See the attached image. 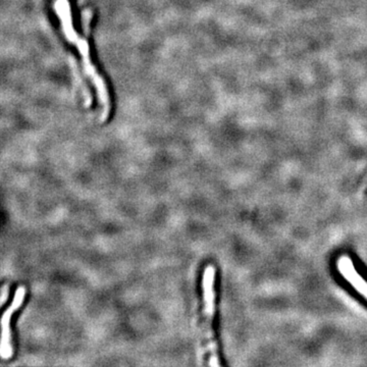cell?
Segmentation results:
<instances>
[{"label":"cell","instance_id":"6da1fadb","mask_svg":"<svg viewBox=\"0 0 367 367\" xmlns=\"http://www.w3.org/2000/svg\"><path fill=\"white\" fill-rule=\"evenodd\" d=\"M53 9L56 16L60 18L61 30H63V36L67 38L69 43L77 47L80 54H81L82 60H83V67L87 77L91 80L100 98L101 107H102V112H101V121L105 122L110 115V94H108L107 85L105 80L100 76V73L96 70L93 63L91 61L90 47L86 39L81 38L78 35L77 31L75 30L73 25L72 11H70V4L69 0H54Z\"/></svg>","mask_w":367,"mask_h":367},{"label":"cell","instance_id":"7a4b0ae2","mask_svg":"<svg viewBox=\"0 0 367 367\" xmlns=\"http://www.w3.org/2000/svg\"><path fill=\"white\" fill-rule=\"evenodd\" d=\"M216 267L207 265L202 275V292H203V336L207 352L209 353V366H220L218 344L213 331L214 314H216Z\"/></svg>","mask_w":367,"mask_h":367},{"label":"cell","instance_id":"3957f363","mask_svg":"<svg viewBox=\"0 0 367 367\" xmlns=\"http://www.w3.org/2000/svg\"><path fill=\"white\" fill-rule=\"evenodd\" d=\"M26 296V288L20 287L16 289L15 297H14L11 305L9 306L4 314L2 315V333L1 346H0V354L4 359H11L13 356V342H11V319L13 314L23 304V298Z\"/></svg>","mask_w":367,"mask_h":367},{"label":"cell","instance_id":"277c9868","mask_svg":"<svg viewBox=\"0 0 367 367\" xmlns=\"http://www.w3.org/2000/svg\"><path fill=\"white\" fill-rule=\"evenodd\" d=\"M336 268L343 279L354 289L361 297L367 300V282L357 272L354 262L348 255H341L336 260Z\"/></svg>","mask_w":367,"mask_h":367},{"label":"cell","instance_id":"5b68a950","mask_svg":"<svg viewBox=\"0 0 367 367\" xmlns=\"http://www.w3.org/2000/svg\"><path fill=\"white\" fill-rule=\"evenodd\" d=\"M70 67H72L73 74H74L75 80L77 81L78 86L81 89L82 95L84 97V103L87 107H90L92 103L91 94L89 93L88 89H87L86 85H85L83 79H82L81 76L79 75V72H78L76 63L73 58H70Z\"/></svg>","mask_w":367,"mask_h":367},{"label":"cell","instance_id":"8992f818","mask_svg":"<svg viewBox=\"0 0 367 367\" xmlns=\"http://www.w3.org/2000/svg\"><path fill=\"white\" fill-rule=\"evenodd\" d=\"M92 16H93V14H92L90 9H84L83 14H82V23H83L82 27H83L85 35H86L87 37L90 34Z\"/></svg>","mask_w":367,"mask_h":367}]
</instances>
